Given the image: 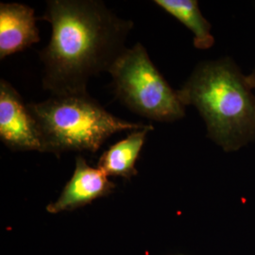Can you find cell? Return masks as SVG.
<instances>
[{
	"label": "cell",
	"mask_w": 255,
	"mask_h": 255,
	"mask_svg": "<svg viewBox=\"0 0 255 255\" xmlns=\"http://www.w3.org/2000/svg\"><path fill=\"white\" fill-rule=\"evenodd\" d=\"M42 19L51 25L39 52L43 88L50 95L87 93L89 80L111 66L127 47L133 22L99 0H49Z\"/></svg>",
	"instance_id": "1"
},
{
	"label": "cell",
	"mask_w": 255,
	"mask_h": 255,
	"mask_svg": "<svg viewBox=\"0 0 255 255\" xmlns=\"http://www.w3.org/2000/svg\"><path fill=\"white\" fill-rule=\"evenodd\" d=\"M229 58L198 64L177 90L183 106H194L207 128V136L225 151L240 149L255 139V96Z\"/></svg>",
	"instance_id": "2"
},
{
	"label": "cell",
	"mask_w": 255,
	"mask_h": 255,
	"mask_svg": "<svg viewBox=\"0 0 255 255\" xmlns=\"http://www.w3.org/2000/svg\"><path fill=\"white\" fill-rule=\"evenodd\" d=\"M42 140V152L95 153L110 137L124 130L146 128L112 115L87 93L50 95L46 101L28 103Z\"/></svg>",
	"instance_id": "3"
},
{
	"label": "cell",
	"mask_w": 255,
	"mask_h": 255,
	"mask_svg": "<svg viewBox=\"0 0 255 255\" xmlns=\"http://www.w3.org/2000/svg\"><path fill=\"white\" fill-rule=\"evenodd\" d=\"M108 73L116 98L138 116L157 122L184 118V106L177 91L165 81L141 43L126 48Z\"/></svg>",
	"instance_id": "4"
},
{
	"label": "cell",
	"mask_w": 255,
	"mask_h": 255,
	"mask_svg": "<svg viewBox=\"0 0 255 255\" xmlns=\"http://www.w3.org/2000/svg\"><path fill=\"white\" fill-rule=\"evenodd\" d=\"M0 139L12 151L42 152L36 120L16 89L0 81Z\"/></svg>",
	"instance_id": "5"
},
{
	"label": "cell",
	"mask_w": 255,
	"mask_h": 255,
	"mask_svg": "<svg viewBox=\"0 0 255 255\" xmlns=\"http://www.w3.org/2000/svg\"><path fill=\"white\" fill-rule=\"evenodd\" d=\"M116 184L99 167L87 164L82 156L76 157L73 176L64 185L60 197L46 206V211L58 214L83 207L92 201L110 195Z\"/></svg>",
	"instance_id": "6"
},
{
	"label": "cell",
	"mask_w": 255,
	"mask_h": 255,
	"mask_svg": "<svg viewBox=\"0 0 255 255\" xmlns=\"http://www.w3.org/2000/svg\"><path fill=\"white\" fill-rule=\"evenodd\" d=\"M35 11L20 3L0 4V60L24 51L40 41Z\"/></svg>",
	"instance_id": "7"
},
{
	"label": "cell",
	"mask_w": 255,
	"mask_h": 255,
	"mask_svg": "<svg viewBox=\"0 0 255 255\" xmlns=\"http://www.w3.org/2000/svg\"><path fill=\"white\" fill-rule=\"evenodd\" d=\"M154 128H146L130 131L126 138L110 146L101 155L98 167L107 176L130 179L137 174L135 164L146 142V135Z\"/></svg>",
	"instance_id": "8"
},
{
	"label": "cell",
	"mask_w": 255,
	"mask_h": 255,
	"mask_svg": "<svg viewBox=\"0 0 255 255\" xmlns=\"http://www.w3.org/2000/svg\"><path fill=\"white\" fill-rule=\"evenodd\" d=\"M155 5L179 20L194 34V46L198 49H209L215 44L211 24L202 15L196 0H155Z\"/></svg>",
	"instance_id": "9"
},
{
	"label": "cell",
	"mask_w": 255,
	"mask_h": 255,
	"mask_svg": "<svg viewBox=\"0 0 255 255\" xmlns=\"http://www.w3.org/2000/svg\"><path fill=\"white\" fill-rule=\"evenodd\" d=\"M247 81L252 89H255V68L252 73L247 76Z\"/></svg>",
	"instance_id": "10"
},
{
	"label": "cell",
	"mask_w": 255,
	"mask_h": 255,
	"mask_svg": "<svg viewBox=\"0 0 255 255\" xmlns=\"http://www.w3.org/2000/svg\"></svg>",
	"instance_id": "11"
}]
</instances>
